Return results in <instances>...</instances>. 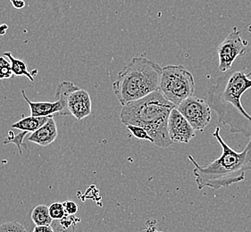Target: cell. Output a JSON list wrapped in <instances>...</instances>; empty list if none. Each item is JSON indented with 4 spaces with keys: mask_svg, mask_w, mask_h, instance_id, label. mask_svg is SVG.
<instances>
[{
    "mask_svg": "<svg viewBox=\"0 0 251 232\" xmlns=\"http://www.w3.org/2000/svg\"><path fill=\"white\" fill-rule=\"evenodd\" d=\"M32 232H55L50 225H44V226H36Z\"/></svg>",
    "mask_w": 251,
    "mask_h": 232,
    "instance_id": "603a6c76",
    "label": "cell"
},
{
    "mask_svg": "<svg viewBox=\"0 0 251 232\" xmlns=\"http://www.w3.org/2000/svg\"><path fill=\"white\" fill-rule=\"evenodd\" d=\"M31 220L36 226L50 225L53 219L50 217L49 207L45 205H39L31 212Z\"/></svg>",
    "mask_w": 251,
    "mask_h": 232,
    "instance_id": "5bb4252c",
    "label": "cell"
},
{
    "mask_svg": "<svg viewBox=\"0 0 251 232\" xmlns=\"http://www.w3.org/2000/svg\"><path fill=\"white\" fill-rule=\"evenodd\" d=\"M80 222V218H77L72 214H66L60 220V230L62 232H71L74 231L76 224Z\"/></svg>",
    "mask_w": 251,
    "mask_h": 232,
    "instance_id": "ac0fdd59",
    "label": "cell"
},
{
    "mask_svg": "<svg viewBox=\"0 0 251 232\" xmlns=\"http://www.w3.org/2000/svg\"><path fill=\"white\" fill-rule=\"evenodd\" d=\"M13 76L10 60L5 56H0V80H8Z\"/></svg>",
    "mask_w": 251,
    "mask_h": 232,
    "instance_id": "2e32d148",
    "label": "cell"
},
{
    "mask_svg": "<svg viewBox=\"0 0 251 232\" xmlns=\"http://www.w3.org/2000/svg\"><path fill=\"white\" fill-rule=\"evenodd\" d=\"M176 107L160 91H156L123 106L121 121L126 126L136 125L144 128L156 146L167 148L174 144L167 127L169 116Z\"/></svg>",
    "mask_w": 251,
    "mask_h": 232,
    "instance_id": "3957f363",
    "label": "cell"
},
{
    "mask_svg": "<svg viewBox=\"0 0 251 232\" xmlns=\"http://www.w3.org/2000/svg\"><path fill=\"white\" fill-rule=\"evenodd\" d=\"M51 117H37V116H28L21 119L17 122L12 124L13 129H18L22 131L34 132L40 127L44 125Z\"/></svg>",
    "mask_w": 251,
    "mask_h": 232,
    "instance_id": "7c38bea8",
    "label": "cell"
},
{
    "mask_svg": "<svg viewBox=\"0 0 251 232\" xmlns=\"http://www.w3.org/2000/svg\"><path fill=\"white\" fill-rule=\"evenodd\" d=\"M168 133L172 141L189 143L195 137V130L184 116L174 108L168 119Z\"/></svg>",
    "mask_w": 251,
    "mask_h": 232,
    "instance_id": "9c48e42d",
    "label": "cell"
},
{
    "mask_svg": "<svg viewBox=\"0 0 251 232\" xmlns=\"http://www.w3.org/2000/svg\"><path fill=\"white\" fill-rule=\"evenodd\" d=\"M213 136L222 146V155L215 161L202 166L191 155L188 156L194 165L193 175L199 189L230 187L243 182L246 172L251 171V139L243 151L236 152L224 141L220 128L216 127Z\"/></svg>",
    "mask_w": 251,
    "mask_h": 232,
    "instance_id": "7a4b0ae2",
    "label": "cell"
},
{
    "mask_svg": "<svg viewBox=\"0 0 251 232\" xmlns=\"http://www.w3.org/2000/svg\"><path fill=\"white\" fill-rule=\"evenodd\" d=\"M248 42L241 39L240 31L234 30L226 37L217 48L219 57L218 69L222 72H226L231 69L237 57L245 55Z\"/></svg>",
    "mask_w": 251,
    "mask_h": 232,
    "instance_id": "ba28073f",
    "label": "cell"
},
{
    "mask_svg": "<svg viewBox=\"0 0 251 232\" xmlns=\"http://www.w3.org/2000/svg\"><path fill=\"white\" fill-rule=\"evenodd\" d=\"M162 68L145 56L133 57L119 72L113 91L122 106L159 91Z\"/></svg>",
    "mask_w": 251,
    "mask_h": 232,
    "instance_id": "277c9868",
    "label": "cell"
},
{
    "mask_svg": "<svg viewBox=\"0 0 251 232\" xmlns=\"http://www.w3.org/2000/svg\"><path fill=\"white\" fill-rule=\"evenodd\" d=\"M10 2L15 9H23L25 7V0H10Z\"/></svg>",
    "mask_w": 251,
    "mask_h": 232,
    "instance_id": "7402d4cb",
    "label": "cell"
},
{
    "mask_svg": "<svg viewBox=\"0 0 251 232\" xmlns=\"http://www.w3.org/2000/svg\"><path fill=\"white\" fill-rule=\"evenodd\" d=\"M178 111L197 131H204L211 121V108L207 102L192 96L176 106Z\"/></svg>",
    "mask_w": 251,
    "mask_h": 232,
    "instance_id": "52a82bcc",
    "label": "cell"
},
{
    "mask_svg": "<svg viewBox=\"0 0 251 232\" xmlns=\"http://www.w3.org/2000/svg\"><path fill=\"white\" fill-rule=\"evenodd\" d=\"M22 95L25 100L30 106V116L37 117H51L64 116V106L60 101L55 102H32L26 96L25 91H22Z\"/></svg>",
    "mask_w": 251,
    "mask_h": 232,
    "instance_id": "30bf717a",
    "label": "cell"
},
{
    "mask_svg": "<svg viewBox=\"0 0 251 232\" xmlns=\"http://www.w3.org/2000/svg\"><path fill=\"white\" fill-rule=\"evenodd\" d=\"M3 56L7 57L11 62V66H12V71L15 76H26L31 82L34 81V78L31 73V71H29L28 66L24 60H21L16 58L12 55L11 52H5Z\"/></svg>",
    "mask_w": 251,
    "mask_h": 232,
    "instance_id": "4fadbf2b",
    "label": "cell"
},
{
    "mask_svg": "<svg viewBox=\"0 0 251 232\" xmlns=\"http://www.w3.org/2000/svg\"><path fill=\"white\" fill-rule=\"evenodd\" d=\"M27 133H28L27 131H22L20 133H18L16 136H15L13 131H10L8 132V136L6 137V139L4 140L3 144H5V145L10 144V143L15 144V146H17L21 156H23V151H22L21 146H22L23 143H24V139H25V138L27 135Z\"/></svg>",
    "mask_w": 251,
    "mask_h": 232,
    "instance_id": "9a60e30c",
    "label": "cell"
},
{
    "mask_svg": "<svg viewBox=\"0 0 251 232\" xmlns=\"http://www.w3.org/2000/svg\"><path fill=\"white\" fill-rule=\"evenodd\" d=\"M58 132L55 120L53 118H50L44 125L34 132H31L28 138V141L35 143L40 146H47L55 141Z\"/></svg>",
    "mask_w": 251,
    "mask_h": 232,
    "instance_id": "8fae6325",
    "label": "cell"
},
{
    "mask_svg": "<svg viewBox=\"0 0 251 232\" xmlns=\"http://www.w3.org/2000/svg\"><path fill=\"white\" fill-rule=\"evenodd\" d=\"M0 232H27L25 228L17 222H5L0 226Z\"/></svg>",
    "mask_w": 251,
    "mask_h": 232,
    "instance_id": "ffe728a7",
    "label": "cell"
},
{
    "mask_svg": "<svg viewBox=\"0 0 251 232\" xmlns=\"http://www.w3.org/2000/svg\"><path fill=\"white\" fill-rule=\"evenodd\" d=\"M7 30H8V25L7 24H5V23L1 24L0 25V36L5 35Z\"/></svg>",
    "mask_w": 251,
    "mask_h": 232,
    "instance_id": "cb8c5ba5",
    "label": "cell"
},
{
    "mask_svg": "<svg viewBox=\"0 0 251 232\" xmlns=\"http://www.w3.org/2000/svg\"><path fill=\"white\" fill-rule=\"evenodd\" d=\"M55 98L64 106V116H73L81 121L91 115L92 103L89 92L71 81L61 82L56 88Z\"/></svg>",
    "mask_w": 251,
    "mask_h": 232,
    "instance_id": "8992f818",
    "label": "cell"
},
{
    "mask_svg": "<svg viewBox=\"0 0 251 232\" xmlns=\"http://www.w3.org/2000/svg\"><path fill=\"white\" fill-rule=\"evenodd\" d=\"M159 91L176 106L194 96L195 81L191 71L181 65H172L162 68Z\"/></svg>",
    "mask_w": 251,
    "mask_h": 232,
    "instance_id": "5b68a950",
    "label": "cell"
},
{
    "mask_svg": "<svg viewBox=\"0 0 251 232\" xmlns=\"http://www.w3.org/2000/svg\"><path fill=\"white\" fill-rule=\"evenodd\" d=\"M50 217L53 220H61L66 214L63 203H54L49 207Z\"/></svg>",
    "mask_w": 251,
    "mask_h": 232,
    "instance_id": "d6986e66",
    "label": "cell"
},
{
    "mask_svg": "<svg viewBox=\"0 0 251 232\" xmlns=\"http://www.w3.org/2000/svg\"><path fill=\"white\" fill-rule=\"evenodd\" d=\"M251 71L225 72L207 91V103L218 121L234 134L251 137V116L241 104L242 95L251 89Z\"/></svg>",
    "mask_w": 251,
    "mask_h": 232,
    "instance_id": "6da1fadb",
    "label": "cell"
},
{
    "mask_svg": "<svg viewBox=\"0 0 251 232\" xmlns=\"http://www.w3.org/2000/svg\"><path fill=\"white\" fill-rule=\"evenodd\" d=\"M127 129L128 131H130L131 135L137 139L139 140H148V141L151 142L154 144V140L150 136L149 132L146 131L144 128L140 126H136V125H127Z\"/></svg>",
    "mask_w": 251,
    "mask_h": 232,
    "instance_id": "e0dca14e",
    "label": "cell"
},
{
    "mask_svg": "<svg viewBox=\"0 0 251 232\" xmlns=\"http://www.w3.org/2000/svg\"><path fill=\"white\" fill-rule=\"evenodd\" d=\"M65 210H66V214H72L75 215L76 212H78V206L76 205L75 203L73 201H65L63 203Z\"/></svg>",
    "mask_w": 251,
    "mask_h": 232,
    "instance_id": "44dd1931",
    "label": "cell"
}]
</instances>
